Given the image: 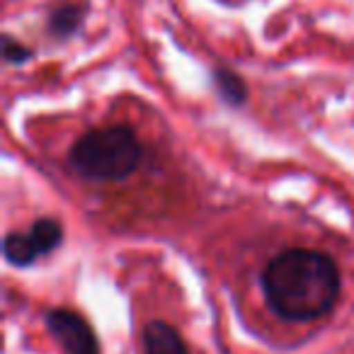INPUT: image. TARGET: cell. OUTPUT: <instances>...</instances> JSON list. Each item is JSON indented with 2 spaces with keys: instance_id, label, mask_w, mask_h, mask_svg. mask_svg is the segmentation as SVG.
Listing matches in <instances>:
<instances>
[{
  "instance_id": "cell-7",
  "label": "cell",
  "mask_w": 354,
  "mask_h": 354,
  "mask_svg": "<svg viewBox=\"0 0 354 354\" xmlns=\"http://www.w3.org/2000/svg\"><path fill=\"white\" fill-rule=\"evenodd\" d=\"M214 83H216V90L226 102L231 104H243L248 100V88L245 80L236 73V71L228 68H216L214 71Z\"/></svg>"
},
{
  "instance_id": "cell-4",
  "label": "cell",
  "mask_w": 354,
  "mask_h": 354,
  "mask_svg": "<svg viewBox=\"0 0 354 354\" xmlns=\"http://www.w3.org/2000/svg\"><path fill=\"white\" fill-rule=\"evenodd\" d=\"M46 328L64 347L66 354H100V344L93 328L83 315L68 308H54L46 313Z\"/></svg>"
},
{
  "instance_id": "cell-3",
  "label": "cell",
  "mask_w": 354,
  "mask_h": 354,
  "mask_svg": "<svg viewBox=\"0 0 354 354\" xmlns=\"http://www.w3.org/2000/svg\"><path fill=\"white\" fill-rule=\"evenodd\" d=\"M64 243V226L56 218L41 216L27 233H8L3 241L6 260L15 267H30L39 257L51 255Z\"/></svg>"
},
{
  "instance_id": "cell-1",
  "label": "cell",
  "mask_w": 354,
  "mask_h": 354,
  "mask_svg": "<svg viewBox=\"0 0 354 354\" xmlns=\"http://www.w3.org/2000/svg\"><path fill=\"white\" fill-rule=\"evenodd\" d=\"M262 291L279 318L308 323L328 315L342 291V277L333 257L308 248H289L267 262Z\"/></svg>"
},
{
  "instance_id": "cell-6",
  "label": "cell",
  "mask_w": 354,
  "mask_h": 354,
  "mask_svg": "<svg viewBox=\"0 0 354 354\" xmlns=\"http://www.w3.org/2000/svg\"><path fill=\"white\" fill-rule=\"evenodd\" d=\"M83 25V8L75 3H66L59 6L56 10H51L49 15V32L54 37H71L78 27Z\"/></svg>"
},
{
  "instance_id": "cell-5",
  "label": "cell",
  "mask_w": 354,
  "mask_h": 354,
  "mask_svg": "<svg viewBox=\"0 0 354 354\" xmlns=\"http://www.w3.org/2000/svg\"><path fill=\"white\" fill-rule=\"evenodd\" d=\"M143 352L146 354H189L183 335L165 320H153L143 328Z\"/></svg>"
},
{
  "instance_id": "cell-8",
  "label": "cell",
  "mask_w": 354,
  "mask_h": 354,
  "mask_svg": "<svg viewBox=\"0 0 354 354\" xmlns=\"http://www.w3.org/2000/svg\"><path fill=\"white\" fill-rule=\"evenodd\" d=\"M3 56H6L8 64L20 66L32 59V49H27V46L22 44V41H17L12 35H3Z\"/></svg>"
},
{
  "instance_id": "cell-2",
  "label": "cell",
  "mask_w": 354,
  "mask_h": 354,
  "mask_svg": "<svg viewBox=\"0 0 354 354\" xmlns=\"http://www.w3.org/2000/svg\"><path fill=\"white\" fill-rule=\"evenodd\" d=\"M143 146L131 127L112 124L85 131L68 151V165L75 175L95 183H119L136 172Z\"/></svg>"
}]
</instances>
